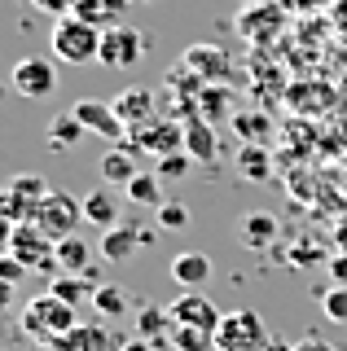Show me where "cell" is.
I'll use <instances>...</instances> for the list:
<instances>
[{"label":"cell","mask_w":347,"mask_h":351,"mask_svg":"<svg viewBox=\"0 0 347 351\" xmlns=\"http://www.w3.org/2000/svg\"><path fill=\"white\" fill-rule=\"evenodd\" d=\"M75 325H80V312H75L71 303H62L53 290L36 294V299L23 307V334L31 338V343H40V347L62 343Z\"/></svg>","instance_id":"6da1fadb"},{"label":"cell","mask_w":347,"mask_h":351,"mask_svg":"<svg viewBox=\"0 0 347 351\" xmlns=\"http://www.w3.org/2000/svg\"><path fill=\"white\" fill-rule=\"evenodd\" d=\"M53 58L58 62H67V66H88L101 58V31L93 27V22H84V18H58L53 22Z\"/></svg>","instance_id":"7a4b0ae2"},{"label":"cell","mask_w":347,"mask_h":351,"mask_svg":"<svg viewBox=\"0 0 347 351\" xmlns=\"http://www.w3.org/2000/svg\"><path fill=\"white\" fill-rule=\"evenodd\" d=\"M268 329L264 316L251 312V307H237V312L220 316V329H215V351H264Z\"/></svg>","instance_id":"3957f363"},{"label":"cell","mask_w":347,"mask_h":351,"mask_svg":"<svg viewBox=\"0 0 347 351\" xmlns=\"http://www.w3.org/2000/svg\"><path fill=\"white\" fill-rule=\"evenodd\" d=\"M123 149L128 154H149V158H163V154H176V149H185V123L180 119H149V123H141L128 132V141H123Z\"/></svg>","instance_id":"277c9868"},{"label":"cell","mask_w":347,"mask_h":351,"mask_svg":"<svg viewBox=\"0 0 347 351\" xmlns=\"http://www.w3.org/2000/svg\"><path fill=\"white\" fill-rule=\"evenodd\" d=\"M31 224H36L45 237L62 241V237H71L75 228L84 224V202H80V197H71V193H62V189H53L45 202L31 211Z\"/></svg>","instance_id":"5b68a950"},{"label":"cell","mask_w":347,"mask_h":351,"mask_svg":"<svg viewBox=\"0 0 347 351\" xmlns=\"http://www.w3.org/2000/svg\"><path fill=\"white\" fill-rule=\"evenodd\" d=\"M9 255H18L27 263V272H49V277H58V241L53 237H45L36 224H18L14 228V246H9Z\"/></svg>","instance_id":"8992f818"},{"label":"cell","mask_w":347,"mask_h":351,"mask_svg":"<svg viewBox=\"0 0 347 351\" xmlns=\"http://www.w3.org/2000/svg\"><path fill=\"white\" fill-rule=\"evenodd\" d=\"M145 58V36H141L136 27H128V22H119V27L101 31V62L106 71H132V66Z\"/></svg>","instance_id":"52a82bcc"},{"label":"cell","mask_w":347,"mask_h":351,"mask_svg":"<svg viewBox=\"0 0 347 351\" xmlns=\"http://www.w3.org/2000/svg\"><path fill=\"white\" fill-rule=\"evenodd\" d=\"M71 114L80 119V123L88 128V136H97V141H110V145H123V141H128V128H123V119L115 114V101L80 97V101L71 106Z\"/></svg>","instance_id":"ba28073f"},{"label":"cell","mask_w":347,"mask_h":351,"mask_svg":"<svg viewBox=\"0 0 347 351\" xmlns=\"http://www.w3.org/2000/svg\"><path fill=\"white\" fill-rule=\"evenodd\" d=\"M9 88H14L18 97L45 101V97L58 93V71H53L49 58H18L14 71H9Z\"/></svg>","instance_id":"9c48e42d"},{"label":"cell","mask_w":347,"mask_h":351,"mask_svg":"<svg viewBox=\"0 0 347 351\" xmlns=\"http://www.w3.org/2000/svg\"><path fill=\"white\" fill-rule=\"evenodd\" d=\"M167 312L176 316V325L211 329V334H215V329H220V316H224V312H220V307H215V303H211V299H207V294H202V290H180V299L171 303Z\"/></svg>","instance_id":"30bf717a"},{"label":"cell","mask_w":347,"mask_h":351,"mask_svg":"<svg viewBox=\"0 0 347 351\" xmlns=\"http://www.w3.org/2000/svg\"><path fill=\"white\" fill-rule=\"evenodd\" d=\"M180 62H185L202 84H224L229 80V53L215 49V44H193V49H185Z\"/></svg>","instance_id":"8fae6325"},{"label":"cell","mask_w":347,"mask_h":351,"mask_svg":"<svg viewBox=\"0 0 347 351\" xmlns=\"http://www.w3.org/2000/svg\"><path fill=\"white\" fill-rule=\"evenodd\" d=\"M149 233H141L136 224H115V228H106V233H101V241H97V255H101L106 263H123V259L136 255V246Z\"/></svg>","instance_id":"7c38bea8"},{"label":"cell","mask_w":347,"mask_h":351,"mask_svg":"<svg viewBox=\"0 0 347 351\" xmlns=\"http://www.w3.org/2000/svg\"><path fill=\"white\" fill-rule=\"evenodd\" d=\"M154 106H158V97L149 93V88H123V93L115 97V114L123 119V128L132 132V128H141V123H149L154 119Z\"/></svg>","instance_id":"4fadbf2b"},{"label":"cell","mask_w":347,"mask_h":351,"mask_svg":"<svg viewBox=\"0 0 347 351\" xmlns=\"http://www.w3.org/2000/svg\"><path fill=\"white\" fill-rule=\"evenodd\" d=\"M49 351H119V343L110 338V329H106L101 321H93V325H75L62 343H53Z\"/></svg>","instance_id":"5bb4252c"},{"label":"cell","mask_w":347,"mask_h":351,"mask_svg":"<svg viewBox=\"0 0 347 351\" xmlns=\"http://www.w3.org/2000/svg\"><path fill=\"white\" fill-rule=\"evenodd\" d=\"M185 154L193 162H215L220 158V141H215V123H207L202 114L185 119Z\"/></svg>","instance_id":"9a60e30c"},{"label":"cell","mask_w":347,"mask_h":351,"mask_svg":"<svg viewBox=\"0 0 347 351\" xmlns=\"http://www.w3.org/2000/svg\"><path fill=\"white\" fill-rule=\"evenodd\" d=\"M171 281H176L180 290H202V285L211 281V259L202 255V250H180V255L171 259Z\"/></svg>","instance_id":"2e32d148"},{"label":"cell","mask_w":347,"mask_h":351,"mask_svg":"<svg viewBox=\"0 0 347 351\" xmlns=\"http://www.w3.org/2000/svg\"><path fill=\"white\" fill-rule=\"evenodd\" d=\"M171 334H176V316H171L167 307H141L136 338H145L149 347H163V343H171Z\"/></svg>","instance_id":"e0dca14e"},{"label":"cell","mask_w":347,"mask_h":351,"mask_svg":"<svg viewBox=\"0 0 347 351\" xmlns=\"http://www.w3.org/2000/svg\"><path fill=\"white\" fill-rule=\"evenodd\" d=\"M132 5V0H75V18L93 22L97 31H110L123 22V9Z\"/></svg>","instance_id":"ac0fdd59"},{"label":"cell","mask_w":347,"mask_h":351,"mask_svg":"<svg viewBox=\"0 0 347 351\" xmlns=\"http://www.w3.org/2000/svg\"><path fill=\"white\" fill-rule=\"evenodd\" d=\"M49 290L58 294L62 303H71L75 312H80L84 303H93V294H97V277H75V272H58Z\"/></svg>","instance_id":"d6986e66"},{"label":"cell","mask_w":347,"mask_h":351,"mask_svg":"<svg viewBox=\"0 0 347 351\" xmlns=\"http://www.w3.org/2000/svg\"><path fill=\"white\" fill-rule=\"evenodd\" d=\"M80 202H84V219H88L93 228H101V233H106V228L119 224V202H115L110 189H93V193H84Z\"/></svg>","instance_id":"ffe728a7"},{"label":"cell","mask_w":347,"mask_h":351,"mask_svg":"<svg viewBox=\"0 0 347 351\" xmlns=\"http://www.w3.org/2000/svg\"><path fill=\"white\" fill-rule=\"evenodd\" d=\"M58 268H62V272H75V277L93 272V246H88L80 233L62 237V241H58Z\"/></svg>","instance_id":"44dd1931"},{"label":"cell","mask_w":347,"mask_h":351,"mask_svg":"<svg viewBox=\"0 0 347 351\" xmlns=\"http://www.w3.org/2000/svg\"><path fill=\"white\" fill-rule=\"evenodd\" d=\"M198 114L207 119V123H220V119H233L237 110H233V93L224 84H202V93H198Z\"/></svg>","instance_id":"7402d4cb"},{"label":"cell","mask_w":347,"mask_h":351,"mask_svg":"<svg viewBox=\"0 0 347 351\" xmlns=\"http://www.w3.org/2000/svg\"><path fill=\"white\" fill-rule=\"evenodd\" d=\"M229 123H233V132H237L242 145H264L268 132H273V119H268L264 110H237Z\"/></svg>","instance_id":"603a6c76"},{"label":"cell","mask_w":347,"mask_h":351,"mask_svg":"<svg viewBox=\"0 0 347 351\" xmlns=\"http://www.w3.org/2000/svg\"><path fill=\"white\" fill-rule=\"evenodd\" d=\"M136 154H128L123 145H110V149H106L101 154V180L106 184H123V189H128V184H132V176H136Z\"/></svg>","instance_id":"cb8c5ba5"},{"label":"cell","mask_w":347,"mask_h":351,"mask_svg":"<svg viewBox=\"0 0 347 351\" xmlns=\"http://www.w3.org/2000/svg\"><path fill=\"white\" fill-rule=\"evenodd\" d=\"M123 193H128V202H132V206L158 211V206H163V180H158V171H136L132 184H128Z\"/></svg>","instance_id":"d4e9b609"},{"label":"cell","mask_w":347,"mask_h":351,"mask_svg":"<svg viewBox=\"0 0 347 351\" xmlns=\"http://www.w3.org/2000/svg\"><path fill=\"white\" fill-rule=\"evenodd\" d=\"M45 136H49V141H45L49 149H75L84 136H88V128H84L80 119H75L71 110H67V114H58V119L49 123V132H45Z\"/></svg>","instance_id":"484cf974"},{"label":"cell","mask_w":347,"mask_h":351,"mask_svg":"<svg viewBox=\"0 0 347 351\" xmlns=\"http://www.w3.org/2000/svg\"><path fill=\"white\" fill-rule=\"evenodd\" d=\"M273 237H277V219L268 215V211H251V215L242 219V241L251 250H264Z\"/></svg>","instance_id":"4316f807"},{"label":"cell","mask_w":347,"mask_h":351,"mask_svg":"<svg viewBox=\"0 0 347 351\" xmlns=\"http://www.w3.org/2000/svg\"><path fill=\"white\" fill-rule=\"evenodd\" d=\"M237 171L246 176V180H268L273 176V158H268V149L264 145H242L237 149Z\"/></svg>","instance_id":"83f0119b"},{"label":"cell","mask_w":347,"mask_h":351,"mask_svg":"<svg viewBox=\"0 0 347 351\" xmlns=\"http://www.w3.org/2000/svg\"><path fill=\"white\" fill-rule=\"evenodd\" d=\"M9 189H14V197H23L31 211H36V206L53 193V189H49V180H45L40 171H23V176H14V180H9Z\"/></svg>","instance_id":"f1b7e54d"},{"label":"cell","mask_w":347,"mask_h":351,"mask_svg":"<svg viewBox=\"0 0 347 351\" xmlns=\"http://www.w3.org/2000/svg\"><path fill=\"white\" fill-rule=\"evenodd\" d=\"M93 312L101 316V321H110V316H123V312H128V294H123V285H110V281L97 285V294H93Z\"/></svg>","instance_id":"f546056e"},{"label":"cell","mask_w":347,"mask_h":351,"mask_svg":"<svg viewBox=\"0 0 347 351\" xmlns=\"http://www.w3.org/2000/svg\"><path fill=\"white\" fill-rule=\"evenodd\" d=\"M171 351H215V334L211 329H193V325H176Z\"/></svg>","instance_id":"4dcf8cb0"},{"label":"cell","mask_w":347,"mask_h":351,"mask_svg":"<svg viewBox=\"0 0 347 351\" xmlns=\"http://www.w3.org/2000/svg\"><path fill=\"white\" fill-rule=\"evenodd\" d=\"M321 307L334 325H347V285H330V290L321 294Z\"/></svg>","instance_id":"1f68e13d"},{"label":"cell","mask_w":347,"mask_h":351,"mask_svg":"<svg viewBox=\"0 0 347 351\" xmlns=\"http://www.w3.org/2000/svg\"><path fill=\"white\" fill-rule=\"evenodd\" d=\"M193 167V158H189V154L185 149H176V154H163V158H158V180H180V176H185Z\"/></svg>","instance_id":"d6a6232c"},{"label":"cell","mask_w":347,"mask_h":351,"mask_svg":"<svg viewBox=\"0 0 347 351\" xmlns=\"http://www.w3.org/2000/svg\"><path fill=\"white\" fill-rule=\"evenodd\" d=\"M154 215H158V228H167V233H180V228L189 224V206L185 202H163Z\"/></svg>","instance_id":"836d02e7"},{"label":"cell","mask_w":347,"mask_h":351,"mask_svg":"<svg viewBox=\"0 0 347 351\" xmlns=\"http://www.w3.org/2000/svg\"><path fill=\"white\" fill-rule=\"evenodd\" d=\"M0 281H5V285L27 281V263L18 259V255H0Z\"/></svg>","instance_id":"e575fe53"},{"label":"cell","mask_w":347,"mask_h":351,"mask_svg":"<svg viewBox=\"0 0 347 351\" xmlns=\"http://www.w3.org/2000/svg\"><path fill=\"white\" fill-rule=\"evenodd\" d=\"M31 5H36L40 14H49L53 22H58V18H71V14H75V0H31Z\"/></svg>","instance_id":"d590c367"},{"label":"cell","mask_w":347,"mask_h":351,"mask_svg":"<svg viewBox=\"0 0 347 351\" xmlns=\"http://www.w3.org/2000/svg\"><path fill=\"white\" fill-rule=\"evenodd\" d=\"M330 281L334 285H347V250H339V255L330 259Z\"/></svg>","instance_id":"8d00e7d4"},{"label":"cell","mask_w":347,"mask_h":351,"mask_svg":"<svg viewBox=\"0 0 347 351\" xmlns=\"http://www.w3.org/2000/svg\"><path fill=\"white\" fill-rule=\"evenodd\" d=\"M295 351H339V347L325 343V338H317V334H308V338H299V343H295Z\"/></svg>","instance_id":"74e56055"},{"label":"cell","mask_w":347,"mask_h":351,"mask_svg":"<svg viewBox=\"0 0 347 351\" xmlns=\"http://www.w3.org/2000/svg\"><path fill=\"white\" fill-rule=\"evenodd\" d=\"M14 219H5V215H0V255H9V246H14Z\"/></svg>","instance_id":"f35d334b"},{"label":"cell","mask_w":347,"mask_h":351,"mask_svg":"<svg viewBox=\"0 0 347 351\" xmlns=\"http://www.w3.org/2000/svg\"><path fill=\"white\" fill-rule=\"evenodd\" d=\"M9 307H14V285H5V281H0V321L9 316Z\"/></svg>","instance_id":"ab89813d"},{"label":"cell","mask_w":347,"mask_h":351,"mask_svg":"<svg viewBox=\"0 0 347 351\" xmlns=\"http://www.w3.org/2000/svg\"><path fill=\"white\" fill-rule=\"evenodd\" d=\"M264 351H295V343H286V338H268Z\"/></svg>","instance_id":"60d3db41"},{"label":"cell","mask_w":347,"mask_h":351,"mask_svg":"<svg viewBox=\"0 0 347 351\" xmlns=\"http://www.w3.org/2000/svg\"><path fill=\"white\" fill-rule=\"evenodd\" d=\"M286 5H290V9H321L325 0H286Z\"/></svg>","instance_id":"b9f144b4"},{"label":"cell","mask_w":347,"mask_h":351,"mask_svg":"<svg viewBox=\"0 0 347 351\" xmlns=\"http://www.w3.org/2000/svg\"><path fill=\"white\" fill-rule=\"evenodd\" d=\"M123 351H158V347H149L145 338H132V343H123Z\"/></svg>","instance_id":"7bdbcfd3"},{"label":"cell","mask_w":347,"mask_h":351,"mask_svg":"<svg viewBox=\"0 0 347 351\" xmlns=\"http://www.w3.org/2000/svg\"><path fill=\"white\" fill-rule=\"evenodd\" d=\"M132 5H158V0H132Z\"/></svg>","instance_id":"ee69618b"},{"label":"cell","mask_w":347,"mask_h":351,"mask_svg":"<svg viewBox=\"0 0 347 351\" xmlns=\"http://www.w3.org/2000/svg\"><path fill=\"white\" fill-rule=\"evenodd\" d=\"M0 351H5V347H0Z\"/></svg>","instance_id":"f6af8a7d"}]
</instances>
